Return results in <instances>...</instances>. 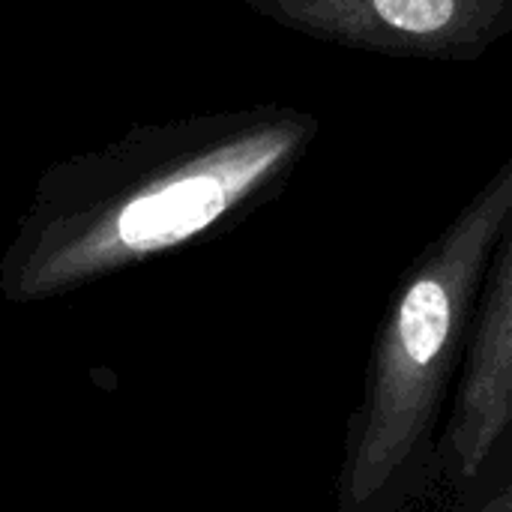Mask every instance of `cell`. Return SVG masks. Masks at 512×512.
<instances>
[{
	"mask_svg": "<svg viewBox=\"0 0 512 512\" xmlns=\"http://www.w3.org/2000/svg\"><path fill=\"white\" fill-rule=\"evenodd\" d=\"M512 432V225L489 264L468 354L441 432L438 474L474 483Z\"/></svg>",
	"mask_w": 512,
	"mask_h": 512,
	"instance_id": "obj_4",
	"label": "cell"
},
{
	"mask_svg": "<svg viewBox=\"0 0 512 512\" xmlns=\"http://www.w3.org/2000/svg\"><path fill=\"white\" fill-rule=\"evenodd\" d=\"M255 15L339 48L474 63L512 36V0H237Z\"/></svg>",
	"mask_w": 512,
	"mask_h": 512,
	"instance_id": "obj_3",
	"label": "cell"
},
{
	"mask_svg": "<svg viewBox=\"0 0 512 512\" xmlns=\"http://www.w3.org/2000/svg\"><path fill=\"white\" fill-rule=\"evenodd\" d=\"M297 105L129 126L51 162L0 255V297L45 303L216 237L273 201L321 138Z\"/></svg>",
	"mask_w": 512,
	"mask_h": 512,
	"instance_id": "obj_1",
	"label": "cell"
},
{
	"mask_svg": "<svg viewBox=\"0 0 512 512\" xmlns=\"http://www.w3.org/2000/svg\"><path fill=\"white\" fill-rule=\"evenodd\" d=\"M512 225V153L396 282L372 339L363 396L345 426L342 512H396L438 474L480 291Z\"/></svg>",
	"mask_w": 512,
	"mask_h": 512,
	"instance_id": "obj_2",
	"label": "cell"
},
{
	"mask_svg": "<svg viewBox=\"0 0 512 512\" xmlns=\"http://www.w3.org/2000/svg\"><path fill=\"white\" fill-rule=\"evenodd\" d=\"M477 510L483 512H512V477L495 492V495H489V498H483V501H477L474 504Z\"/></svg>",
	"mask_w": 512,
	"mask_h": 512,
	"instance_id": "obj_5",
	"label": "cell"
}]
</instances>
